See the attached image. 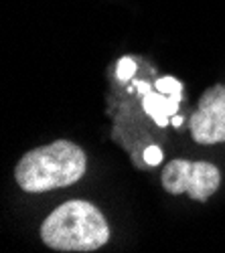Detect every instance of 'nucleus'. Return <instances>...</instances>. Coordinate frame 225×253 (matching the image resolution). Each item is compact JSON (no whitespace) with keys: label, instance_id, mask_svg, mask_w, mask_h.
<instances>
[{"label":"nucleus","instance_id":"0eeeda50","mask_svg":"<svg viewBox=\"0 0 225 253\" xmlns=\"http://www.w3.org/2000/svg\"><path fill=\"white\" fill-rule=\"evenodd\" d=\"M134 71H136V63L132 61V59H120V63H118V77L120 79H130L132 75H134Z\"/></svg>","mask_w":225,"mask_h":253},{"label":"nucleus","instance_id":"1a4fd4ad","mask_svg":"<svg viewBox=\"0 0 225 253\" xmlns=\"http://www.w3.org/2000/svg\"><path fill=\"white\" fill-rule=\"evenodd\" d=\"M171 122H173L175 126H180V124H182V118H180V116H175V118H173Z\"/></svg>","mask_w":225,"mask_h":253},{"label":"nucleus","instance_id":"f257e3e1","mask_svg":"<svg viewBox=\"0 0 225 253\" xmlns=\"http://www.w3.org/2000/svg\"><path fill=\"white\" fill-rule=\"evenodd\" d=\"M86 152L71 140H55L27 152L14 168L18 186L27 193H47L77 182L86 174Z\"/></svg>","mask_w":225,"mask_h":253},{"label":"nucleus","instance_id":"7ed1b4c3","mask_svg":"<svg viewBox=\"0 0 225 253\" xmlns=\"http://www.w3.org/2000/svg\"><path fill=\"white\" fill-rule=\"evenodd\" d=\"M221 184L219 168L211 162L173 160L162 170V186L171 195L187 193L193 201H207Z\"/></svg>","mask_w":225,"mask_h":253},{"label":"nucleus","instance_id":"423d86ee","mask_svg":"<svg viewBox=\"0 0 225 253\" xmlns=\"http://www.w3.org/2000/svg\"><path fill=\"white\" fill-rule=\"evenodd\" d=\"M156 87H158L160 93L173 95V97H179V99H180L182 87H180V83H179L177 79H173V77H162V79H158V81H156Z\"/></svg>","mask_w":225,"mask_h":253},{"label":"nucleus","instance_id":"20e7f679","mask_svg":"<svg viewBox=\"0 0 225 253\" xmlns=\"http://www.w3.org/2000/svg\"><path fill=\"white\" fill-rule=\"evenodd\" d=\"M191 136L205 146L225 142V85H213L201 95L191 116Z\"/></svg>","mask_w":225,"mask_h":253},{"label":"nucleus","instance_id":"6e6552de","mask_svg":"<svg viewBox=\"0 0 225 253\" xmlns=\"http://www.w3.org/2000/svg\"><path fill=\"white\" fill-rule=\"evenodd\" d=\"M144 160H146L150 166L160 164V160H162V152H160V148H156V146H150V148H146V152H144Z\"/></svg>","mask_w":225,"mask_h":253},{"label":"nucleus","instance_id":"39448f33","mask_svg":"<svg viewBox=\"0 0 225 253\" xmlns=\"http://www.w3.org/2000/svg\"><path fill=\"white\" fill-rule=\"evenodd\" d=\"M177 105H179V97H173V95H158L154 91L146 93L144 97V110L154 118V122L158 126H167L169 124V116H175L177 112Z\"/></svg>","mask_w":225,"mask_h":253},{"label":"nucleus","instance_id":"f03ea898","mask_svg":"<svg viewBox=\"0 0 225 253\" xmlns=\"http://www.w3.org/2000/svg\"><path fill=\"white\" fill-rule=\"evenodd\" d=\"M41 239L55 251H95L110 239V225L88 201H67L41 225Z\"/></svg>","mask_w":225,"mask_h":253}]
</instances>
